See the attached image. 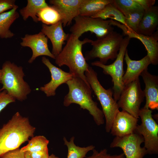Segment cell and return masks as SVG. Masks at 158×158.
<instances>
[{"instance_id":"obj_13","label":"cell","mask_w":158,"mask_h":158,"mask_svg":"<svg viewBox=\"0 0 158 158\" xmlns=\"http://www.w3.org/2000/svg\"><path fill=\"white\" fill-rule=\"evenodd\" d=\"M48 39L41 32L33 35L26 34L21 38V46L29 47L32 51V55L28 61L29 63H32L37 57L41 56H47L55 59V57L49 49Z\"/></svg>"},{"instance_id":"obj_3","label":"cell","mask_w":158,"mask_h":158,"mask_svg":"<svg viewBox=\"0 0 158 158\" xmlns=\"http://www.w3.org/2000/svg\"><path fill=\"white\" fill-rule=\"evenodd\" d=\"M66 83L68 86L69 92L64 98V106L67 107L71 104H77L81 109L89 111L97 126L104 124L103 113L98 107L97 103L92 99L90 85L81 78L74 77Z\"/></svg>"},{"instance_id":"obj_15","label":"cell","mask_w":158,"mask_h":158,"mask_svg":"<svg viewBox=\"0 0 158 158\" xmlns=\"http://www.w3.org/2000/svg\"><path fill=\"white\" fill-rule=\"evenodd\" d=\"M138 119L124 111H119L113 121L110 132L115 137L131 134L135 132Z\"/></svg>"},{"instance_id":"obj_14","label":"cell","mask_w":158,"mask_h":158,"mask_svg":"<svg viewBox=\"0 0 158 158\" xmlns=\"http://www.w3.org/2000/svg\"><path fill=\"white\" fill-rule=\"evenodd\" d=\"M42 63L49 69L51 74V79L48 83L40 88V90L48 97L55 95L56 89L61 85L66 83L73 77L69 72H67L53 65L45 56L42 59Z\"/></svg>"},{"instance_id":"obj_30","label":"cell","mask_w":158,"mask_h":158,"mask_svg":"<svg viewBox=\"0 0 158 158\" xmlns=\"http://www.w3.org/2000/svg\"><path fill=\"white\" fill-rule=\"evenodd\" d=\"M92 151V154L87 158H125L123 153L118 154L111 155L108 153L106 148L102 149L99 151L94 149Z\"/></svg>"},{"instance_id":"obj_7","label":"cell","mask_w":158,"mask_h":158,"mask_svg":"<svg viewBox=\"0 0 158 158\" xmlns=\"http://www.w3.org/2000/svg\"><path fill=\"white\" fill-rule=\"evenodd\" d=\"M130 38L127 36L123 38L120 48L115 61L112 64L106 65L99 61L92 62L91 65L101 68L105 75H110L113 83V97L117 102L124 87L123 77L124 74L123 62L125 54Z\"/></svg>"},{"instance_id":"obj_25","label":"cell","mask_w":158,"mask_h":158,"mask_svg":"<svg viewBox=\"0 0 158 158\" xmlns=\"http://www.w3.org/2000/svg\"><path fill=\"white\" fill-rule=\"evenodd\" d=\"M74 136L71 138L69 141L66 137L63 138L64 144L68 149L67 158H84L89 152L95 149V147L92 145L86 147L77 146L74 143Z\"/></svg>"},{"instance_id":"obj_20","label":"cell","mask_w":158,"mask_h":158,"mask_svg":"<svg viewBox=\"0 0 158 158\" xmlns=\"http://www.w3.org/2000/svg\"><path fill=\"white\" fill-rule=\"evenodd\" d=\"M158 25V7L154 6L144 11L136 33L151 36L154 32Z\"/></svg>"},{"instance_id":"obj_1","label":"cell","mask_w":158,"mask_h":158,"mask_svg":"<svg viewBox=\"0 0 158 158\" xmlns=\"http://www.w3.org/2000/svg\"><path fill=\"white\" fill-rule=\"evenodd\" d=\"M35 130L28 118L16 112L0 128V157L29 141L33 137Z\"/></svg>"},{"instance_id":"obj_16","label":"cell","mask_w":158,"mask_h":158,"mask_svg":"<svg viewBox=\"0 0 158 158\" xmlns=\"http://www.w3.org/2000/svg\"><path fill=\"white\" fill-rule=\"evenodd\" d=\"M63 27L61 21L50 25L43 24L42 26L41 32L50 40L52 45L51 53L55 57L61 51L69 35L65 32Z\"/></svg>"},{"instance_id":"obj_10","label":"cell","mask_w":158,"mask_h":158,"mask_svg":"<svg viewBox=\"0 0 158 158\" xmlns=\"http://www.w3.org/2000/svg\"><path fill=\"white\" fill-rule=\"evenodd\" d=\"M145 97L138 78L124 86L117 103L122 110L139 118L141 104Z\"/></svg>"},{"instance_id":"obj_19","label":"cell","mask_w":158,"mask_h":158,"mask_svg":"<svg viewBox=\"0 0 158 158\" xmlns=\"http://www.w3.org/2000/svg\"><path fill=\"white\" fill-rule=\"evenodd\" d=\"M124 59L127 65L126 70L123 77L124 86L139 78L142 72L147 69L151 64L147 55L140 60L131 59L129 56L127 49L125 52Z\"/></svg>"},{"instance_id":"obj_23","label":"cell","mask_w":158,"mask_h":158,"mask_svg":"<svg viewBox=\"0 0 158 158\" xmlns=\"http://www.w3.org/2000/svg\"><path fill=\"white\" fill-rule=\"evenodd\" d=\"M48 6L44 0H28L26 6L20 9L19 11L24 20L31 17L34 22L37 23V13L41 9Z\"/></svg>"},{"instance_id":"obj_31","label":"cell","mask_w":158,"mask_h":158,"mask_svg":"<svg viewBox=\"0 0 158 158\" xmlns=\"http://www.w3.org/2000/svg\"><path fill=\"white\" fill-rule=\"evenodd\" d=\"M15 101L16 99L6 90L0 91V113L8 104Z\"/></svg>"},{"instance_id":"obj_2","label":"cell","mask_w":158,"mask_h":158,"mask_svg":"<svg viewBox=\"0 0 158 158\" xmlns=\"http://www.w3.org/2000/svg\"><path fill=\"white\" fill-rule=\"evenodd\" d=\"M92 40L87 38L80 40L73 34H69L65 46L55 59V63L59 66L66 65L73 77L80 78L89 85L85 73L88 70L90 66L84 57L82 49L83 45L90 43Z\"/></svg>"},{"instance_id":"obj_29","label":"cell","mask_w":158,"mask_h":158,"mask_svg":"<svg viewBox=\"0 0 158 158\" xmlns=\"http://www.w3.org/2000/svg\"><path fill=\"white\" fill-rule=\"evenodd\" d=\"M144 13V10H139L128 13L125 15L126 27L132 31L137 32Z\"/></svg>"},{"instance_id":"obj_34","label":"cell","mask_w":158,"mask_h":158,"mask_svg":"<svg viewBox=\"0 0 158 158\" xmlns=\"http://www.w3.org/2000/svg\"><path fill=\"white\" fill-rule=\"evenodd\" d=\"M145 11L150 8L154 6L156 2L155 0H135Z\"/></svg>"},{"instance_id":"obj_21","label":"cell","mask_w":158,"mask_h":158,"mask_svg":"<svg viewBox=\"0 0 158 158\" xmlns=\"http://www.w3.org/2000/svg\"><path fill=\"white\" fill-rule=\"evenodd\" d=\"M18 7L16 5L12 9L0 14V38L7 39L14 36L10 28L19 17V13L17 11Z\"/></svg>"},{"instance_id":"obj_6","label":"cell","mask_w":158,"mask_h":158,"mask_svg":"<svg viewBox=\"0 0 158 158\" xmlns=\"http://www.w3.org/2000/svg\"><path fill=\"white\" fill-rule=\"evenodd\" d=\"M123 35L113 31L105 37L96 40H92V49L85 53L86 60L96 58L105 64L109 59L116 58L123 39Z\"/></svg>"},{"instance_id":"obj_4","label":"cell","mask_w":158,"mask_h":158,"mask_svg":"<svg viewBox=\"0 0 158 158\" xmlns=\"http://www.w3.org/2000/svg\"><path fill=\"white\" fill-rule=\"evenodd\" d=\"M87 80L99 102L105 119V129L108 133L110 131L113 121L120 111L117 102L114 99L113 91L110 88L106 89L101 85L96 71L90 66L85 73Z\"/></svg>"},{"instance_id":"obj_22","label":"cell","mask_w":158,"mask_h":158,"mask_svg":"<svg viewBox=\"0 0 158 158\" xmlns=\"http://www.w3.org/2000/svg\"><path fill=\"white\" fill-rule=\"evenodd\" d=\"M113 2V0H82L79 15L91 17Z\"/></svg>"},{"instance_id":"obj_9","label":"cell","mask_w":158,"mask_h":158,"mask_svg":"<svg viewBox=\"0 0 158 158\" xmlns=\"http://www.w3.org/2000/svg\"><path fill=\"white\" fill-rule=\"evenodd\" d=\"M74 20L75 23L70 29L71 33L79 38L84 33L90 32L95 34L97 39L103 38L113 31L110 20L78 16Z\"/></svg>"},{"instance_id":"obj_18","label":"cell","mask_w":158,"mask_h":158,"mask_svg":"<svg viewBox=\"0 0 158 158\" xmlns=\"http://www.w3.org/2000/svg\"><path fill=\"white\" fill-rule=\"evenodd\" d=\"M145 84L143 91L146 98L144 107L151 110L158 109V76L152 75L148 68L141 74Z\"/></svg>"},{"instance_id":"obj_8","label":"cell","mask_w":158,"mask_h":158,"mask_svg":"<svg viewBox=\"0 0 158 158\" xmlns=\"http://www.w3.org/2000/svg\"><path fill=\"white\" fill-rule=\"evenodd\" d=\"M152 111L143 107L140 109L139 117L141 123L137 125L135 132L142 135L144 147L147 154H158V125L154 119Z\"/></svg>"},{"instance_id":"obj_26","label":"cell","mask_w":158,"mask_h":158,"mask_svg":"<svg viewBox=\"0 0 158 158\" xmlns=\"http://www.w3.org/2000/svg\"><path fill=\"white\" fill-rule=\"evenodd\" d=\"M38 21L46 25H52L61 20V18L58 11L52 6L40 9L37 13Z\"/></svg>"},{"instance_id":"obj_28","label":"cell","mask_w":158,"mask_h":158,"mask_svg":"<svg viewBox=\"0 0 158 158\" xmlns=\"http://www.w3.org/2000/svg\"><path fill=\"white\" fill-rule=\"evenodd\" d=\"M113 4L124 16L135 11L144 10L135 0H113Z\"/></svg>"},{"instance_id":"obj_5","label":"cell","mask_w":158,"mask_h":158,"mask_svg":"<svg viewBox=\"0 0 158 158\" xmlns=\"http://www.w3.org/2000/svg\"><path fill=\"white\" fill-rule=\"evenodd\" d=\"M1 69L3 76L0 91L5 90L16 100L22 101L25 100L31 90L28 84L23 79L25 74L23 68L14 63L6 61Z\"/></svg>"},{"instance_id":"obj_32","label":"cell","mask_w":158,"mask_h":158,"mask_svg":"<svg viewBox=\"0 0 158 158\" xmlns=\"http://www.w3.org/2000/svg\"><path fill=\"white\" fill-rule=\"evenodd\" d=\"M15 0H0V14L7 10H10L17 5Z\"/></svg>"},{"instance_id":"obj_11","label":"cell","mask_w":158,"mask_h":158,"mask_svg":"<svg viewBox=\"0 0 158 158\" xmlns=\"http://www.w3.org/2000/svg\"><path fill=\"white\" fill-rule=\"evenodd\" d=\"M144 142L142 135L135 132L125 136L115 137L110 144V147L120 148L125 158H143L148 154L145 148L141 146Z\"/></svg>"},{"instance_id":"obj_35","label":"cell","mask_w":158,"mask_h":158,"mask_svg":"<svg viewBox=\"0 0 158 158\" xmlns=\"http://www.w3.org/2000/svg\"><path fill=\"white\" fill-rule=\"evenodd\" d=\"M24 153L25 154V158H32L28 152L26 151Z\"/></svg>"},{"instance_id":"obj_12","label":"cell","mask_w":158,"mask_h":158,"mask_svg":"<svg viewBox=\"0 0 158 158\" xmlns=\"http://www.w3.org/2000/svg\"><path fill=\"white\" fill-rule=\"evenodd\" d=\"M110 25L116 26L121 29L124 34L131 38H135L140 40L144 46L147 51V55L149 57L151 64L154 65L158 63V32H154L151 36L140 34L132 31L124 25L118 22L110 20Z\"/></svg>"},{"instance_id":"obj_36","label":"cell","mask_w":158,"mask_h":158,"mask_svg":"<svg viewBox=\"0 0 158 158\" xmlns=\"http://www.w3.org/2000/svg\"><path fill=\"white\" fill-rule=\"evenodd\" d=\"M3 74V71L2 69H0V83H1Z\"/></svg>"},{"instance_id":"obj_17","label":"cell","mask_w":158,"mask_h":158,"mask_svg":"<svg viewBox=\"0 0 158 158\" xmlns=\"http://www.w3.org/2000/svg\"><path fill=\"white\" fill-rule=\"evenodd\" d=\"M82 0H50L49 3L59 13L63 27L69 25L79 16Z\"/></svg>"},{"instance_id":"obj_37","label":"cell","mask_w":158,"mask_h":158,"mask_svg":"<svg viewBox=\"0 0 158 158\" xmlns=\"http://www.w3.org/2000/svg\"><path fill=\"white\" fill-rule=\"evenodd\" d=\"M48 158H59L58 157L56 156L53 154H51L49 156Z\"/></svg>"},{"instance_id":"obj_24","label":"cell","mask_w":158,"mask_h":158,"mask_svg":"<svg viewBox=\"0 0 158 158\" xmlns=\"http://www.w3.org/2000/svg\"><path fill=\"white\" fill-rule=\"evenodd\" d=\"M91 17L104 20L110 18L126 26L125 16L113 3L107 5L101 11Z\"/></svg>"},{"instance_id":"obj_27","label":"cell","mask_w":158,"mask_h":158,"mask_svg":"<svg viewBox=\"0 0 158 158\" xmlns=\"http://www.w3.org/2000/svg\"><path fill=\"white\" fill-rule=\"evenodd\" d=\"M49 142V140L44 136L33 137L28 141L27 145L20 149V150L23 152H48V145Z\"/></svg>"},{"instance_id":"obj_33","label":"cell","mask_w":158,"mask_h":158,"mask_svg":"<svg viewBox=\"0 0 158 158\" xmlns=\"http://www.w3.org/2000/svg\"><path fill=\"white\" fill-rule=\"evenodd\" d=\"M0 158H25V153L21 151L19 148L6 152Z\"/></svg>"}]
</instances>
